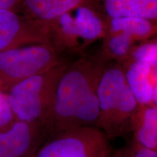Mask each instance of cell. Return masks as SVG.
<instances>
[{
    "label": "cell",
    "instance_id": "7",
    "mask_svg": "<svg viewBox=\"0 0 157 157\" xmlns=\"http://www.w3.org/2000/svg\"><path fill=\"white\" fill-rule=\"evenodd\" d=\"M50 43L49 25L0 10V52L23 45Z\"/></svg>",
    "mask_w": 157,
    "mask_h": 157
},
{
    "label": "cell",
    "instance_id": "6",
    "mask_svg": "<svg viewBox=\"0 0 157 157\" xmlns=\"http://www.w3.org/2000/svg\"><path fill=\"white\" fill-rule=\"evenodd\" d=\"M111 149L109 138L98 127H78L54 135L34 157H103Z\"/></svg>",
    "mask_w": 157,
    "mask_h": 157
},
{
    "label": "cell",
    "instance_id": "10",
    "mask_svg": "<svg viewBox=\"0 0 157 157\" xmlns=\"http://www.w3.org/2000/svg\"><path fill=\"white\" fill-rule=\"evenodd\" d=\"M85 0H23L27 17L49 25L51 22L76 7L84 5Z\"/></svg>",
    "mask_w": 157,
    "mask_h": 157
},
{
    "label": "cell",
    "instance_id": "1",
    "mask_svg": "<svg viewBox=\"0 0 157 157\" xmlns=\"http://www.w3.org/2000/svg\"><path fill=\"white\" fill-rule=\"evenodd\" d=\"M103 69L101 63L88 59L67 65L58 80L44 127L51 137L78 127H98L97 87Z\"/></svg>",
    "mask_w": 157,
    "mask_h": 157
},
{
    "label": "cell",
    "instance_id": "2",
    "mask_svg": "<svg viewBox=\"0 0 157 157\" xmlns=\"http://www.w3.org/2000/svg\"><path fill=\"white\" fill-rule=\"evenodd\" d=\"M98 127L108 138L131 128L139 104L127 85L124 71L118 66L103 68L97 87Z\"/></svg>",
    "mask_w": 157,
    "mask_h": 157
},
{
    "label": "cell",
    "instance_id": "15",
    "mask_svg": "<svg viewBox=\"0 0 157 157\" xmlns=\"http://www.w3.org/2000/svg\"><path fill=\"white\" fill-rule=\"evenodd\" d=\"M133 61L143 63L151 68L157 66V41L137 47L132 52Z\"/></svg>",
    "mask_w": 157,
    "mask_h": 157
},
{
    "label": "cell",
    "instance_id": "16",
    "mask_svg": "<svg viewBox=\"0 0 157 157\" xmlns=\"http://www.w3.org/2000/svg\"><path fill=\"white\" fill-rule=\"evenodd\" d=\"M15 121L7 93L0 91V130L9 127Z\"/></svg>",
    "mask_w": 157,
    "mask_h": 157
},
{
    "label": "cell",
    "instance_id": "12",
    "mask_svg": "<svg viewBox=\"0 0 157 157\" xmlns=\"http://www.w3.org/2000/svg\"><path fill=\"white\" fill-rule=\"evenodd\" d=\"M152 68L143 63L133 61L124 72L127 85L139 105H152L154 84L150 80Z\"/></svg>",
    "mask_w": 157,
    "mask_h": 157
},
{
    "label": "cell",
    "instance_id": "4",
    "mask_svg": "<svg viewBox=\"0 0 157 157\" xmlns=\"http://www.w3.org/2000/svg\"><path fill=\"white\" fill-rule=\"evenodd\" d=\"M58 51L50 43L20 46L0 52V91L56 66Z\"/></svg>",
    "mask_w": 157,
    "mask_h": 157
},
{
    "label": "cell",
    "instance_id": "11",
    "mask_svg": "<svg viewBox=\"0 0 157 157\" xmlns=\"http://www.w3.org/2000/svg\"><path fill=\"white\" fill-rule=\"evenodd\" d=\"M109 19L137 17L157 23V0H103Z\"/></svg>",
    "mask_w": 157,
    "mask_h": 157
},
{
    "label": "cell",
    "instance_id": "17",
    "mask_svg": "<svg viewBox=\"0 0 157 157\" xmlns=\"http://www.w3.org/2000/svg\"><path fill=\"white\" fill-rule=\"evenodd\" d=\"M121 157H157V152L131 141L129 144L121 150Z\"/></svg>",
    "mask_w": 157,
    "mask_h": 157
},
{
    "label": "cell",
    "instance_id": "5",
    "mask_svg": "<svg viewBox=\"0 0 157 157\" xmlns=\"http://www.w3.org/2000/svg\"><path fill=\"white\" fill-rule=\"evenodd\" d=\"M106 27L89 6L82 5L50 23V40L57 50L76 48L101 38Z\"/></svg>",
    "mask_w": 157,
    "mask_h": 157
},
{
    "label": "cell",
    "instance_id": "8",
    "mask_svg": "<svg viewBox=\"0 0 157 157\" xmlns=\"http://www.w3.org/2000/svg\"><path fill=\"white\" fill-rule=\"evenodd\" d=\"M43 127L15 120L0 130V157H28L34 151Z\"/></svg>",
    "mask_w": 157,
    "mask_h": 157
},
{
    "label": "cell",
    "instance_id": "20",
    "mask_svg": "<svg viewBox=\"0 0 157 157\" xmlns=\"http://www.w3.org/2000/svg\"><path fill=\"white\" fill-rule=\"evenodd\" d=\"M153 105L157 107V81L154 84V97H153Z\"/></svg>",
    "mask_w": 157,
    "mask_h": 157
},
{
    "label": "cell",
    "instance_id": "14",
    "mask_svg": "<svg viewBox=\"0 0 157 157\" xmlns=\"http://www.w3.org/2000/svg\"><path fill=\"white\" fill-rule=\"evenodd\" d=\"M135 39L123 33H109L106 38L105 50L113 58H123L129 53Z\"/></svg>",
    "mask_w": 157,
    "mask_h": 157
},
{
    "label": "cell",
    "instance_id": "3",
    "mask_svg": "<svg viewBox=\"0 0 157 157\" xmlns=\"http://www.w3.org/2000/svg\"><path fill=\"white\" fill-rule=\"evenodd\" d=\"M67 65L56 66L14 84L7 95L15 120L44 127L50 116L58 80Z\"/></svg>",
    "mask_w": 157,
    "mask_h": 157
},
{
    "label": "cell",
    "instance_id": "13",
    "mask_svg": "<svg viewBox=\"0 0 157 157\" xmlns=\"http://www.w3.org/2000/svg\"><path fill=\"white\" fill-rule=\"evenodd\" d=\"M109 33H123L133 39H146L157 34V23L137 17H122L109 19Z\"/></svg>",
    "mask_w": 157,
    "mask_h": 157
},
{
    "label": "cell",
    "instance_id": "9",
    "mask_svg": "<svg viewBox=\"0 0 157 157\" xmlns=\"http://www.w3.org/2000/svg\"><path fill=\"white\" fill-rule=\"evenodd\" d=\"M132 142L157 152V107L139 105L131 124Z\"/></svg>",
    "mask_w": 157,
    "mask_h": 157
},
{
    "label": "cell",
    "instance_id": "18",
    "mask_svg": "<svg viewBox=\"0 0 157 157\" xmlns=\"http://www.w3.org/2000/svg\"><path fill=\"white\" fill-rule=\"evenodd\" d=\"M23 0H0V10L15 11Z\"/></svg>",
    "mask_w": 157,
    "mask_h": 157
},
{
    "label": "cell",
    "instance_id": "19",
    "mask_svg": "<svg viewBox=\"0 0 157 157\" xmlns=\"http://www.w3.org/2000/svg\"><path fill=\"white\" fill-rule=\"evenodd\" d=\"M103 157H121V150H113L111 148Z\"/></svg>",
    "mask_w": 157,
    "mask_h": 157
}]
</instances>
